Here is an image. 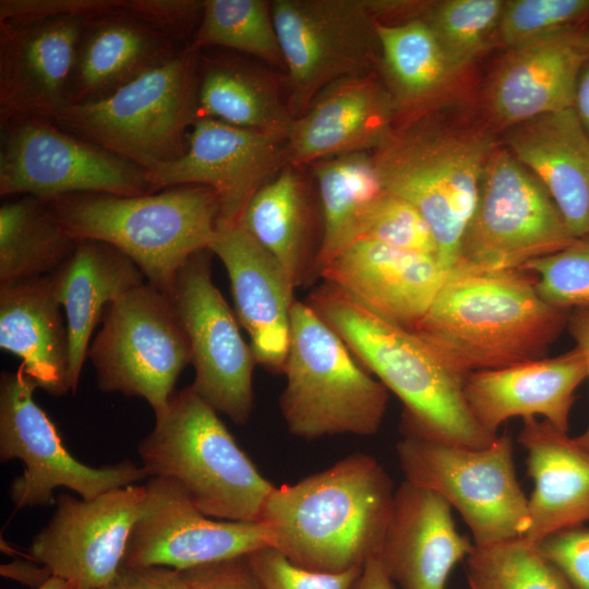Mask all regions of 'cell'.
<instances>
[{
    "label": "cell",
    "instance_id": "1",
    "mask_svg": "<svg viewBox=\"0 0 589 589\" xmlns=\"http://www.w3.org/2000/svg\"><path fill=\"white\" fill-rule=\"evenodd\" d=\"M522 268L455 264L411 329L454 372L494 370L541 359L567 328L572 311L544 302Z\"/></svg>",
    "mask_w": 589,
    "mask_h": 589
},
{
    "label": "cell",
    "instance_id": "2",
    "mask_svg": "<svg viewBox=\"0 0 589 589\" xmlns=\"http://www.w3.org/2000/svg\"><path fill=\"white\" fill-rule=\"evenodd\" d=\"M498 144L486 120L457 98L396 124L372 157L385 191L413 205L449 271L476 209L485 165Z\"/></svg>",
    "mask_w": 589,
    "mask_h": 589
},
{
    "label": "cell",
    "instance_id": "3",
    "mask_svg": "<svg viewBox=\"0 0 589 589\" xmlns=\"http://www.w3.org/2000/svg\"><path fill=\"white\" fill-rule=\"evenodd\" d=\"M395 490L376 458L353 453L293 484L274 486L259 522L292 563L341 573L378 555Z\"/></svg>",
    "mask_w": 589,
    "mask_h": 589
},
{
    "label": "cell",
    "instance_id": "4",
    "mask_svg": "<svg viewBox=\"0 0 589 589\" xmlns=\"http://www.w3.org/2000/svg\"><path fill=\"white\" fill-rule=\"evenodd\" d=\"M306 303L340 336L354 357L404 404V436L481 448L497 435L473 418L462 376L414 332L368 309L324 283Z\"/></svg>",
    "mask_w": 589,
    "mask_h": 589
},
{
    "label": "cell",
    "instance_id": "5",
    "mask_svg": "<svg viewBox=\"0 0 589 589\" xmlns=\"http://www.w3.org/2000/svg\"><path fill=\"white\" fill-rule=\"evenodd\" d=\"M46 203L74 239L117 248L148 284L169 296L188 259L209 249L219 216L218 196L204 185L130 196L74 193Z\"/></svg>",
    "mask_w": 589,
    "mask_h": 589
},
{
    "label": "cell",
    "instance_id": "6",
    "mask_svg": "<svg viewBox=\"0 0 589 589\" xmlns=\"http://www.w3.org/2000/svg\"><path fill=\"white\" fill-rule=\"evenodd\" d=\"M137 449L149 478L173 481L211 518L256 522L275 486L191 386L175 392Z\"/></svg>",
    "mask_w": 589,
    "mask_h": 589
},
{
    "label": "cell",
    "instance_id": "7",
    "mask_svg": "<svg viewBox=\"0 0 589 589\" xmlns=\"http://www.w3.org/2000/svg\"><path fill=\"white\" fill-rule=\"evenodd\" d=\"M284 374L287 383L279 405L292 435L315 440L378 431L388 389L306 302L297 299Z\"/></svg>",
    "mask_w": 589,
    "mask_h": 589
},
{
    "label": "cell",
    "instance_id": "8",
    "mask_svg": "<svg viewBox=\"0 0 589 589\" xmlns=\"http://www.w3.org/2000/svg\"><path fill=\"white\" fill-rule=\"evenodd\" d=\"M197 59L184 47L104 99L64 106L51 121L145 170L176 160L196 120Z\"/></svg>",
    "mask_w": 589,
    "mask_h": 589
},
{
    "label": "cell",
    "instance_id": "9",
    "mask_svg": "<svg viewBox=\"0 0 589 589\" xmlns=\"http://www.w3.org/2000/svg\"><path fill=\"white\" fill-rule=\"evenodd\" d=\"M396 454L405 480L443 497L462 517L476 545L527 533L528 496L518 481L507 432L481 448L404 436Z\"/></svg>",
    "mask_w": 589,
    "mask_h": 589
},
{
    "label": "cell",
    "instance_id": "10",
    "mask_svg": "<svg viewBox=\"0 0 589 589\" xmlns=\"http://www.w3.org/2000/svg\"><path fill=\"white\" fill-rule=\"evenodd\" d=\"M87 357L100 390L142 397L155 417L167 409L179 375L192 363L171 296L147 281L107 306Z\"/></svg>",
    "mask_w": 589,
    "mask_h": 589
},
{
    "label": "cell",
    "instance_id": "11",
    "mask_svg": "<svg viewBox=\"0 0 589 589\" xmlns=\"http://www.w3.org/2000/svg\"><path fill=\"white\" fill-rule=\"evenodd\" d=\"M575 240L543 184L498 141L457 263L484 271L521 268Z\"/></svg>",
    "mask_w": 589,
    "mask_h": 589
},
{
    "label": "cell",
    "instance_id": "12",
    "mask_svg": "<svg viewBox=\"0 0 589 589\" xmlns=\"http://www.w3.org/2000/svg\"><path fill=\"white\" fill-rule=\"evenodd\" d=\"M271 10L293 118L328 84L377 72L381 47L372 0H274Z\"/></svg>",
    "mask_w": 589,
    "mask_h": 589
},
{
    "label": "cell",
    "instance_id": "13",
    "mask_svg": "<svg viewBox=\"0 0 589 589\" xmlns=\"http://www.w3.org/2000/svg\"><path fill=\"white\" fill-rule=\"evenodd\" d=\"M36 384L23 364L0 378V459H20L23 473L9 488L16 508L56 504L53 491L67 488L85 500L149 478L131 460L95 468L74 458L45 411L35 402Z\"/></svg>",
    "mask_w": 589,
    "mask_h": 589
},
{
    "label": "cell",
    "instance_id": "14",
    "mask_svg": "<svg viewBox=\"0 0 589 589\" xmlns=\"http://www.w3.org/2000/svg\"><path fill=\"white\" fill-rule=\"evenodd\" d=\"M74 193H152L146 171L49 119H27L1 128L0 195L41 201Z\"/></svg>",
    "mask_w": 589,
    "mask_h": 589
},
{
    "label": "cell",
    "instance_id": "15",
    "mask_svg": "<svg viewBox=\"0 0 589 589\" xmlns=\"http://www.w3.org/2000/svg\"><path fill=\"white\" fill-rule=\"evenodd\" d=\"M212 251L194 253L179 269L171 293L187 333L194 381L190 385L217 412L238 424L253 408V351L211 276Z\"/></svg>",
    "mask_w": 589,
    "mask_h": 589
},
{
    "label": "cell",
    "instance_id": "16",
    "mask_svg": "<svg viewBox=\"0 0 589 589\" xmlns=\"http://www.w3.org/2000/svg\"><path fill=\"white\" fill-rule=\"evenodd\" d=\"M145 496L146 486L134 484L91 500L60 494L51 519L31 543V561L79 589H103L123 562Z\"/></svg>",
    "mask_w": 589,
    "mask_h": 589
},
{
    "label": "cell",
    "instance_id": "17",
    "mask_svg": "<svg viewBox=\"0 0 589 589\" xmlns=\"http://www.w3.org/2000/svg\"><path fill=\"white\" fill-rule=\"evenodd\" d=\"M288 164L286 141L215 119L197 118L178 159L146 171L151 192L204 185L219 201L217 228L239 224L252 196Z\"/></svg>",
    "mask_w": 589,
    "mask_h": 589
},
{
    "label": "cell",
    "instance_id": "18",
    "mask_svg": "<svg viewBox=\"0 0 589 589\" xmlns=\"http://www.w3.org/2000/svg\"><path fill=\"white\" fill-rule=\"evenodd\" d=\"M145 486L122 564L185 570L272 546L263 524L211 518L171 480L153 477Z\"/></svg>",
    "mask_w": 589,
    "mask_h": 589
},
{
    "label": "cell",
    "instance_id": "19",
    "mask_svg": "<svg viewBox=\"0 0 589 589\" xmlns=\"http://www.w3.org/2000/svg\"><path fill=\"white\" fill-rule=\"evenodd\" d=\"M89 19L0 21V125L49 119L69 105L80 35Z\"/></svg>",
    "mask_w": 589,
    "mask_h": 589
},
{
    "label": "cell",
    "instance_id": "20",
    "mask_svg": "<svg viewBox=\"0 0 589 589\" xmlns=\"http://www.w3.org/2000/svg\"><path fill=\"white\" fill-rule=\"evenodd\" d=\"M589 58V23L563 35L507 50L483 88L492 129L570 108L581 67Z\"/></svg>",
    "mask_w": 589,
    "mask_h": 589
},
{
    "label": "cell",
    "instance_id": "21",
    "mask_svg": "<svg viewBox=\"0 0 589 589\" xmlns=\"http://www.w3.org/2000/svg\"><path fill=\"white\" fill-rule=\"evenodd\" d=\"M395 127L392 97L378 72L347 76L324 87L294 118L287 161L300 167L340 155L374 152Z\"/></svg>",
    "mask_w": 589,
    "mask_h": 589
},
{
    "label": "cell",
    "instance_id": "22",
    "mask_svg": "<svg viewBox=\"0 0 589 589\" xmlns=\"http://www.w3.org/2000/svg\"><path fill=\"white\" fill-rule=\"evenodd\" d=\"M447 272L434 255L361 239L342 250L320 277L411 330L428 312Z\"/></svg>",
    "mask_w": 589,
    "mask_h": 589
},
{
    "label": "cell",
    "instance_id": "23",
    "mask_svg": "<svg viewBox=\"0 0 589 589\" xmlns=\"http://www.w3.org/2000/svg\"><path fill=\"white\" fill-rule=\"evenodd\" d=\"M209 250L226 267L237 320L256 363L284 373L296 298L280 265L240 224L217 228Z\"/></svg>",
    "mask_w": 589,
    "mask_h": 589
},
{
    "label": "cell",
    "instance_id": "24",
    "mask_svg": "<svg viewBox=\"0 0 589 589\" xmlns=\"http://www.w3.org/2000/svg\"><path fill=\"white\" fill-rule=\"evenodd\" d=\"M452 510L438 494L407 480L395 490L376 558L400 589H445L453 568L472 551Z\"/></svg>",
    "mask_w": 589,
    "mask_h": 589
},
{
    "label": "cell",
    "instance_id": "25",
    "mask_svg": "<svg viewBox=\"0 0 589 589\" xmlns=\"http://www.w3.org/2000/svg\"><path fill=\"white\" fill-rule=\"evenodd\" d=\"M588 377L587 360L575 348L553 358L470 373L464 396L476 421L497 435L512 418H538L568 433L575 392Z\"/></svg>",
    "mask_w": 589,
    "mask_h": 589
},
{
    "label": "cell",
    "instance_id": "26",
    "mask_svg": "<svg viewBox=\"0 0 589 589\" xmlns=\"http://www.w3.org/2000/svg\"><path fill=\"white\" fill-rule=\"evenodd\" d=\"M501 143L543 184L572 235L589 237V136L574 108L508 127Z\"/></svg>",
    "mask_w": 589,
    "mask_h": 589
},
{
    "label": "cell",
    "instance_id": "27",
    "mask_svg": "<svg viewBox=\"0 0 589 589\" xmlns=\"http://www.w3.org/2000/svg\"><path fill=\"white\" fill-rule=\"evenodd\" d=\"M517 440L526 450L527 471L534 482L524 539L534 544L589 521V450L568 433L534 417L522 419Z\"/></svg>",
    "mask_w": 589,
    "mask_h": 589
},
{
    "label": "cell",
    "instance_id": "28",
    "mask_svg": "<svg viewBox=\"0 0 589 589\" xmlns=\"http://www.w3.org/2000/svg\"><path fill=\"white\" fill-rule=\"evenodd\" d=\"M182 48L121 9L87 20L76 46L69 105L104 99Z\"/></svg>",
    "mask_w": 589,
    "mask_h": 589
},
{
    "label": "cell",
    "instance_id": "29",
    "mask_svg": "<svg viewBox=\"0 0 589 589\" xmlns=\"http://www.w3.org/2000/svg\"><path fill=\"white\" fill-rule=\"evenodd\" d=\"M49 276L0 285V348L21 359L37 388L71 390L67 322Z\"/></svg>",
    "mask_w": 589,
    "mask_h": 589
},
{
    "label": "cell",
    "instance_id": "30",
    "mask_svg": "<svg viewBox=\"0 0 589 589\" xmlns=\"http://www.w3.org/2000/svg\"><path fill=\"white\" fill-rule=\"evenodd\" d=\"M65 314L70 349V385L75 393L94 329L107 306L146 281L137 265L117 248L79 240L67 262L49 275Z\"/></svg>",
    "mask_w": 589,
    "mask_h": 589
},
{
    "label": "cell",
    "instance_id": "31",
    "mask_svg": "<svg viewBox=\"0 0 589 589\" xmlns=\"http://www.w3.org/2000/svg\"><path fill=\"white\" fill-rule=\"evenodd\" d=\"M381 58L377 72L395 109V125L457 98L465 74L449 61L421 17L376 26Z\"/></svg>",
    "mask_w": 589,
    "mask_h": 589
},
{
    "label": "cell",
    "instance_id": "32",
    "mask_svg": "<svg viewBox=\"0 0 589 589\" xmlns=\"http://www.w3.org/2000/svg\"><path fill=\"white\" fill-rule=\"evenodd\" d=\"M197 118L215 119L283 141L294 120L286 83L274 74L240 58L200 55Z\"/></svg>",
    "mask_w": 589,
    "mask_h": 589
},
{
    "label": "cell",
    "instance_id": "33",
    "mask_svg": "<svg viewBox=\"0 0 589 589\" xmlns=\"http://www.w3.org/2000/svg\"><path fill=\"white\" fill-rule=\"evenodd\" d=\"M287 164L247 204L239 224L277 261L294 291L311 284L317 249L306 184Z\"/></svg>",
    "mask_w": 589,
    "mask_h": 589
},
{
    "label": "cell",
    "instance_id": "34",
    "mask_svg": "<svg viewBox=\"0 0 589 589\" xmlns=\"http://www.w3.org/2000/svg\"><path fill=\"white\" fill-rule=\"evenodd\" d=\"M321 208V241L313 278L348 245L385 189L372 153L360 152L330 157L311 165Z\"/></svg>",
    "mask_w": 589,
    "mask_h": 589
},
{
    "label": "cell",
    "instance_id": "35",
    "mask_svg": "<svg viewBox=\"0 0 589 589\" xmlns=\"http://www.w3.org/2000/svg\"><path fill=\"white\" fill-rule=\"evenodd\" d=\"M77 242L45 201L31 195L5 200L0 206V285L53 274Z\"/></svg>",
    "mask_w": 589,
    "mask_h": 589
},
{
    "label": "cell",
    "instance_id": "36",
    "mask_svg": "<svg viewBox=\"0 0 589 589\" xmlns=\"http://www.w3.org/2000/svg\"><path fill=\"white\" fill-rule=\"evenodd\" d=\"M205 47L231 49L286 70L271 1L204 0L202 20L189 48L200 52Z\"/></svg>",
    "mask_w": 589,
    "mask_h": 589
},
{
    "label": "cell",
    "instance_id": "37",
    "mask_svg": "<svg viewBox=\"0 0 589 589\" xmlns=\"http://www.w3.org/2000/svg\"><path fill=\"white\" fill-rule=\"evenodd\" d=\"M504 0L428 1L421 15L449 61L466 71L495 46Z\"/></svg>",
    "mask_w": 589,
    "mask_h": 589
},
{
    "label": "cell",
    "instance_id": "38",
    "mask_svg": "<svg viewBox=\"0 0 589 589\" xmlns=\"http://www.w3.org/2000/svg\"><path fill=\"white\" fill-rule=\"evenodd\" d=\"M467 564L470 589H567L561 574L524 538L474 544Z\"/></svg>",
    "mask_w": 589,
    "mask_h": 589
},
{
    "label": "cell",
    "instance_id": "39",
    "mask_svg": "<svg viewBox=\"0 0 589 589\" xmlns=\"http://www.w3.org/2000/svg\"><path fill=\"white\" fill-rule=\"evenodd\" d=\"M589 23V0H505L495 46L512 50Z\"/></svg>",
    "mask_w": 589,
    "mask_h": 589
},
{
    "label": "cell",
    "instance_id": "40",
    "mask_svg": "<svg viewBox=\"0 0 589 589\" xmlns=\"http://www.w3.org/2000/svg\"><path fill=\"white\" fill-rule=\"evenodd\" d=\"M521 268L534 275L537 293L548 304L567 311L589 310V237Z\"/></svg>",
    "mask_w": 589,
    "mask_h": 589
},
{
    "label": "cell",
    "instance_id": "41",
    "mask_svg": "<svg viewBox=\"0 0 589 589\" xmlns=\"http://www.w3.org/2000/svg\"><path fill=\"white\" fill-rule=\"evenodd\" d=\"M361 239L437 257L435 238L420 212L387 191L368 214L357 240Z\"/></svg>",
    "mask_w": 589,
    "mask_h": 589
},
{
    "label": "cell",
    "instance_id": "42",
    "mask_svg": "<svg viewBox=\"0 0 589 589\" xmlns=\"http://www.w3.org/2000/svg\"><path fill=\"white\" fill-rule=\"evenodd\" d=\"M263 589H351L362 567L341 573L312 570L292 563L274 546H264L247 555Z\"/></svg>",
    "mask_w": 589,
    "mask_h": 589
},
{
    "label": "cell",
    "instance_id": "43",
    "mask_svg": "<svg viewBox=\"0 0 589 589\" xmlns=\"http://www.w3.org/2000/svg\"><path fill=\"white\" fill-rule=\"evenodd\" d=\"M204 0H122L121 11L189 47L202 20Z\"/></svg>",
    "mask_w": 589,
    "mask_h": 589
},
{
    "label": "cell",
    "instance_id": "44",
    "mask_svg": "<svg viewBox=\"0 0 589 589\" xmlns=\"http://www.w3.org/2000/svg\"><path fill=\"white\" fill-rule=\"evenodd\" d=\"M534 546L576 589H589V528L579 526L554 532Z\"/></svg>",
    "mask_w": 589,
    "mask_h": 589
},
{
    "label": "cell",
    "instance_id": "45",
    "mask_svg": "<svg viewBox=\"0 0 589 589\" xmlns=\"http://www.w3.org/2000/svg\"><path fill=\"white\" fill-rule=\"evenodd\" d=\"M122 0H0V21L27 22L53 17L92 19L120 11Z\"/></svg>",
    "mask_w": 589,
    "mask_h": 589
},
{
    "label": "cell",
    "instance_id": "46",
    "mask_svg": "<svg viewBox=\"0 0 589 589\" xmlns=\"http://www.w3.org/2000/svg\"><path fill=\"white\" fill-rule=\"evenodd\" d=\"M188 589H263L247 555L180 570Z\"/></svg>",
    "mask_w": 589,
    "mask_h": 589
},
{
    "label": "cell",
    "instance_id": "47",
    "mask_svg": "<svg viewBox=\"0 0 589 589\" xmlns=\"http://www.w3.org/2000/svg\"><path fill=\"white\" fill-rule=\"evenodd\" d=\"M103 589H188L180 570L149 565L121 564L115 578Z\"/></svg>",
    "mask_w": 589,
    "mask_h": 589
},
{
    "label": "cell",
    "instance_id": "48",
    "mask_svg": "<svg viewBox=\"0 0 589 589\" xmlns=\"http://www.w3.org/2000/svg\"><path fill=\"white\" fill-rule=\"evenodd\" d=\"M567 328L574 338L576 346L582 351L587 360L589 378V310H574L570 313ZM576 442L589 450V425L580 435L575 437Z\"/></svg>",
    "mask_w": 589,
    "mask_h": 589
},
{
    "label": "cell",
    "instance_id": "49",
    "mask_svg": "<svg viewBox=\"0 0 589 589\" xmlns=\"http://www.w3.org/2000/svg\"><path fill=\"white\" fill-rule=\"evenodd\" d=\"M1 575L35 587V589L52 576L50 570L44 565L40 564V566H36L33 563L25 562H14L2 565Z\"/></svg>",
    "mask_w": 589,
    "mask_h": 589
},
{
    "label": "cell",
    "instance_id": "50",
    "mask_svg": "<svg viewBox=\"0 0 589 589\" xmlns=\"http://www.w3.org/2000/svg\"><path fill=\"white\" fill-rule=\"evenodd\" d=\"M351 589H397L376 557L370 558Z\"/></svg>",
    "mask_w": 589,
    "mask_h": 589
},
{
    "label": "cell",
    "instance_id": "51",
    "mask_svg": "<svg viewBox=\"0 0 589 589\" xmlns=\"http://www.w3.org/2000/svg\"><path fill=\"white\" fill-rule=\"evenodd\" d=\"M573 108L589 136V58L578 75Z\"/></svg>",
    "mask_w": 589,
    "mask_h": 589
},
{
    "label": "cell",
    "instance_id": "52",
    "mask_svg": "<svg viewBox=\"0 0 589 589\" xmlns=\"http://www.w3.org/2000/svg\"><path fill=\"white\" fill-rule=\"evenodd\" d=\"M36 589H79L73 582L57 577L51 576L46 582L39 586Z\"/></svg>",
    "mask_w": 589,
    "mask_h": 589
}]
</instances>
